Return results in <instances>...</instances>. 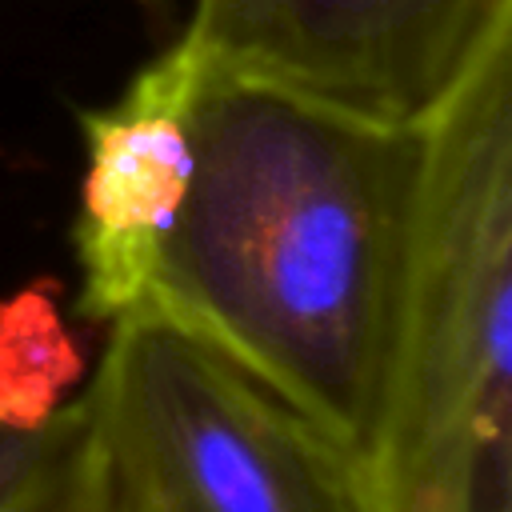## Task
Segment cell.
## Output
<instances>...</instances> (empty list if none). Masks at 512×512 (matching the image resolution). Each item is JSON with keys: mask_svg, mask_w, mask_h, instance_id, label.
<instances>
[{"mask_svg": "<svg viewBox=\"0 0 512 512\" xmlns=\"http://www.w3.org/2000/svg\"><path fill=\"white\" fill-rule=\"evenodd\" d=\"M420 188L424 132L204 72L188 196L136 312L244 368L364 472Z\"/></svg>", "mask_w": 512, "mask_h": 512, "instance_id": "1", "label": "cell"}, {"mask_svg": "<svg viewBox=\"0 0 512 512\" xmlns=\"http://www.w3.org/2000/svg\"><path fill=\"white\" fill-rule=\"evenodd\" d=\"M372 512H512V36L424 124Z\"/></svg>", "mask_w": 512, "mask_h": 512, "instance_id": "2", "label": "cell"}, {"mask_svg": "<svg viewBox=\"0 0 512 512\" xmlns=\"http://www.w3.org/2000/svg\"><path fill=\"white\" fill-rule=\"evenodd\" d=\"M80 396L136 512H372L336 440L152 312L108 324Z\"/></svg>", "mask_w": 512, "mask_h": 512, "instance_id": "3", "label": "cell"}, {"mask_svg": "<svg viewBox=\"0 0 512 512\" xmlns=\"http://www.w3.org/2000/svg\"><path fill=\"white\" fill-rule=\"evenodd\" d=\"M512 0H192L204 72L424 132L496 40Z\"/></svg>", "mask_w": 512, "mask_h": 512, "instance_id": "4", "label": "cell"}, {"mask_svg": "<svg viewBox=\"0 0 512 512\" xmlns=\"http://www.w3.org/2000/svg\"><path fill=\"white\" fill-rule=\"evenodd\" d=\"M204 64L180 36L112 104L80 112L84 176L72 220L76 316L116 324L136 312L192 180V104Z\"/></svg>", "mask_w": 512, "mask_h": 512, "instance_id": "5", "label": "cell"}, {"mask_svg": "<svg viewBox=\"0 0 512 512\" xmlns=\"http://www.w3.org/2000/svg\"><path fill=\"white\" fill-rule=\"evenodd\" d=\"M84 380V348L64 320L60 288L32 280L0 296V428L52 424Z\"/></svg>", "mask_w": 512, "mask_h": 512, "instance_id": "6", "label": "cell"}, {"mask_svg": "<svg viewBox=\"0 0 512 512\" xmlns=\"http://www.w3.org/2000/svg\"><path fill=\"white\" fill-rule=\"evenodd\" d=\"M4 512H136L96 436L84 396L68 400L44 464Z\"/></svg>", "mask_w": 512, "mask_h": 512, "instance_id": "7", "label": "cell"}, {"mask_svg": "<svg viewBox=\"0 0 512 512\" xmlns=\"http://www.w3.org/2000/svg\"><path fill=\"white\" fill-rule=\"evenodd\" d=\"M56 424H44L36 432H20V428H0V512L20 496V488L36 476V468L44 464L52 440H56Z\"/></svg>", "mask_w": 512, "mask_h": 512, "instance_id": "8", "label": "cell"}]
</instances>
